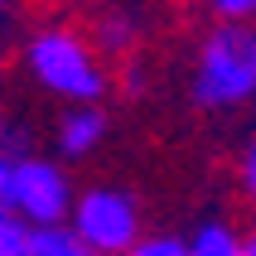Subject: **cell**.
I'll use <instances>...</instances> for the list:
<instances>
[{"instance_id": "cell-1", "label": "cell", "mask_w": 256, "mask_h": 256, "mask_svg": "<svg viewBox=\"0 0 256 256\" xmlns=\"http://www.w3.org/2000/svg\"><path fill=\"white\" fill-rule=\"evenodd\" d=\"M24 58V78L39 92L58 97L63 106L72 102H102L106 97V63L92 34H82L78 24H39L20 48Z\"/></svg>"}, {"instance_id": "cell-2", "label": "cell", "mask_w": 256, "mask_h": 256, "mask_svg": "<svg viewBox=\"0 0 256 256\" xmlns=\"http://www.w3.org/2000/svg\"><path fill=\"white\" fill-rule=\"evenodd\" d=\"M188 97L203 112H246L256 106V24H213L198 39Z\"/></svg>"}, {"instance_id": "cell-3", "label": "cell", "mask_w": 256, "mask_h": 256, "mask_svg": "<svg viewBox=\"0 0 256 256\" xmlns=\"http://www.w3.org/2000/svg\"><path fill=\"white\" fill-rule=\"evenodd\" d=\"M68 228L82 237V246L92 256H126L145 237V218H140V203H136L130 188L87 184V188H78Z\"/></svg>"}, {"instance_id": "cell-4", "label": "cell", "mask_w": 256, "mask_h": 256, "mask_svg": "<svg viewBox=\"0 0 256 256\" xmlns=\"http://www.w3.org/2000/svg\"><path fill=\"white\" fill-rule=\"evenodd\" d=\"M78 188H72L68 170L48 155L34 150H14L10 155V179H5V208L14 218H24L29 228H48V222H68Z\"/></svg>"}, {"instance_id": "cell-5", "label": "cell", "mask_w": 256, "mask_h": 256, "mask_svg": "<svg viewBox=\"0 0 256 256\" xmlns=\"http://www.w3.org/2000/svg\"><path fill=\"white\" fill-rule=\"evenodd\" d=\"M106 136H112V121H106V112H102L97 102H72V106H63V116H58V126H54V145H58L63 160L97 155L102 145H106Z\"/></svg>"}, {"instance_id": "cell-6", "label": "cell", "mask_w": 256, "mask_h": 256, "mask_svg": "<svg viewBox=\"0 0 256 256\" xmlns=\"http://www.w3.org/2000/svg\"><path fill=\"white\" fill-rule=\"evenodd\" d=\"M184 237L188 256H252V232H242L232 218H203Z\"/></svg>"}, {"instance_id": "cell-7", "label": "cell", "mask_w": 256, "mask_h": 256, "mask_svg": "<svg viewBox=\"0 0 256 256\" xmlns=\"http://www.w3.org/2000/svg\"><path fill=\"white\" fill-rule=\"evenodd\" d=\"M97 48L112 58H126L130 48H136V39H140V24H136V14L126 10V5H116V10H102L97 14Z\"/></svg>"}, {"instance_id": "cell-8", "label": "cell", "mask_w": 256, "mask_h": 256, "mask_svg": "<svg viewBox=\"0 0 256 256\" xmlns=\"http://www.w3.org/2000/svg\"><path fill=\"white\" fill-rule=\"evenodd\" d=\"M24 256H92L82 237L68 222H48V228H29V252Z\"/></svg>"}, {"instance_id": "cell-9", "label": "cell", "mask_w": 256, "mask_h": 256, "mask_svg": "<svg viewBox=\"0 0 256 256\" xmlns=\"http://www.w3.org/2000/svg\"><path fill=\"white\" fill-rule=\"evenodd\" d=\"M213 24H256V0H198Z\"/></svg>"}, {"instance_id": "cell-10", "label": "cell", "mask_w": 256, "mask_h": 256, "mask_svg": "<svg viewBox=\"0 0 256 256\" xmlns=\"http://www.w3.org/2000/svg\"><path fill=\"white\" fill-rule=\"evenodd\" d=\"M126 256H188V237H179V232H145Z\"/></svg>"}, {"instance_id": "cell-11", "label": "cell", "mask_w": 256, "mask_h": 256, "mask_svg": "<svg viewBox=\"0 0 256 256\" xmlns=\"http://www.w3.org/2000/svg\"><path fill=\"white\" fill-rule=\"evenodd\" d=\"M29 252V222L0 208V256H24Z\"/></svg>"}, {"instance_id": "cell-12", "label": "cell", "mask_w": 256, "mask_h": 256, "mask_svg": "<svg viewBox=\"0 0 256 256\" xmlns=\"http://www.w3.org/2000/svg\"><path fill=\"white\" fill-rule=\"evenodd\" d=\"M237 194L256 208V130L242 140V150H237Z\"/></svg>"}, {"instance_id": "cell-13", "label": "cell", "mask_w": 256, "mask_h": 256, "mask_svg": "<svg viewBox=\"0 0 256 256\" xmlns=\"http://www.w3.org/2000/svg\"><path fill=\"white\" fill-rule=\"evenodd\" d=\"M14 150H24V145H20V136H14L10 116L0 112V155H14Z\"/></svg>"}, {"instance_id": "cell-14", "label": "cell", "mask_w": 256, "mask_h": 256, "mask_svg": "<svg viewBox=\"0 0 256 256\" xmlns=\"http://www.w3.org/2000/svg\"><path fill=\"white\" fill-rule=\"evenodd\" d=\"M5 179H10V155H0V208H5Z\"/></svg>"}, {"instance_id": "cell-15", "label": "cell", "mask_w": 256, "mask_h": 256, "mask_svg": "<svg viewBox=\"0 0 256 256\" xmlns=\"http://www.w3.org/2000/svg\"><path fill=\"white\" fill-rule=\"evenodd\" d=\"M14 10V0H0V14H10Z\"/></svg>"}, {"instance_id": "cell-16", "label": "cell", "mask_w": 256, "mask_h": 256, "mask_svg": "<svg viewBox=\"0 0 256 256\" xmlns=\"http://www.w3.org/2000/svg\"><path fill=\"white\" fill-rule=\"evenodd\" d=\"M252 256H256V232H252Z\"/></svg>"}, {"instance_id": "cell-17", "label": "cell", "mask_w": 256, "mask_h": 256, "mask_svg": "<svg viewBox=\"0 0 256 256\" xmlns=\"http://www.w3.org/2000/svg\"><path fill=\"white\" fill-rule=\"evenodd\" d=\"M0 82H5V68H0Z\"/></svg>"}]
</instances>
